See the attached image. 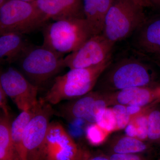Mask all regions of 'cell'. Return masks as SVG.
I'll list each match as a JSON object with an SVG mask.
<instances>
[{"label": "cell", "instance_id": "cell-1", "mask_svg": "<svg viewBox=\"0 0 160 160\" xmlns=\"http://www.w3.org/2000/svg\"><path fill=\"white\" fill-rule=\"evenodd\" d=\"M154 75L146 63L134 58L111 63L99 78L95 90L113 92L135 87L156 86Z\"/></svg>", "mask_w": 160, "mask_h": 160}, {"label": "cell", "instance_id": "cell-2", "mask_svg": "<svg viewBox=\"0 0 160 160\" xmlns=\"http://www.w3.org/2000/svg\"><path fill=\"white\" fill-rule=\"evenodd\" d=\"M111 62L110 60L90 68L70 69L65 74L56 77L42 99L55 105L89 93L94 89L99 78Z\"/></svg>", "mask_w": 160, "mask_h": 160}, {"label": "cell", "instance_id": "cell-3", "mask_svg": "<svg viewBox=\"0 0 160 160\" xmlns=\"http://www.w3.org/2000/svg\"><path fill=\"white\" fill-rule=\"evenodd\" d=\"M41 30L43 46L62 56L75 51L94 35L85 18L48 22Z\"/></svg>", "mask_w": 160, "mask_h": 160}, {"label": "cell", "instance_id": "cell-4", "mask_svg": "<svg viewBox=\"0 0 160 160\" xmlns=\"http://www.w3.org/2000/svg\"><path fill=\"white\" fill-rule=\"evenodd\" d=\"M63 56L42 45L32 44L17 62L20 71L40 89L66 68Z\"/></svg>", "mask_w": 160, "mask_h": 160}, {"label": "cell", "instance_id": "cell-5", "mask_svg": "<svg viewBox=\"0 0 160 160\" xmlns=\"http://www.w3.org/2000/svg\"><path fill=\"white\" fill-rule=\"evenodd\" d=\"M144 8L133 0H115L105 18L102 34L114 44L129 37L146 21Z\"/></svg>", "mask_w": 160, "mask_h": 160}, {"label": "cell", "instance_id": "cell-6", "mask_svg": "<svg viewBox=\"0 0 160 160\" xmlns=\"http://www.w3.org/2000/svg\"><path fill=\"white\" fill-rule=\"evenodd\" d=\"M48 21L33 2L10 0L0 7V34H25L41 29Z\"/></svg>", "mask_w": 160, "mask_h": 160}, {"label": "cell", "instance_id": "cell-7", "mask_svg": "<svg viewBox=\"0 0 160 160\" xmlns=\"http://www.w3.org/2000/svg\"><path fill=\"white\" fill-rule=\"evenodd\" d=\"M39 107L26 126L22 140L23 160H45V145L52 116V105L40 99Z\"/></svg>", "mask_w": 160, "mask_h": 160}, {"label": "cell", "instance_id": "cell-8", "mask_svg": "<svg viewBox=\"0 0 160 160\" xmlns=\"http://www.w3.org/2000/svg\"><path fill=\"white\" fill-rule=\"evenodd\" d=\"M114 45L102 34L93 36L77 50L64 57L65 66L73 69L100 65L111 60Z\"/></svg>", "mask_w": 160, "mask_h": 160}, {"label": "cell", "instance_id": "cell-9", "mask_svg": "<svg viewBox=\"0 0 160 160\" xmlns=\"http://www.w3.org/2000/svg\"><path fill=\"white\" fill-rule=\"evenodd\" d=\"M0 86L22 112L33 108L38 103L39 89L14 67H9L1 72Z\"/></svg>", "mask_w": 160, "mask_h": 160}, {"label": "cell", "instance_id": "cell-10", "mask_svg": "<svg viewBox=\"0 0 160 160\" xmlns=\"http://www.w3.org/2000/svg\"><path fill=\"white\" fill-rule=\"evenodd\" d=\"M80 150L62 124L50 122L46 134L45 160H75Z\"/></svg>", "mask_w": 160, "mask_h": 160}, {"label": "cell", "instance_id": "cell-11", "mask_svg": "<svg viewBox=\"0 0 160 160\" xmlns=\"http://www.w3.org/2000/svg\"><path fill=\"white\" fill-rule=\"evenodd\" d=\"M105 93L109 106L120 104L146 109L160 102V86L132 87Z\"/></svg>", "mask_w": 160, "mask_h": 160}, {"label": "cell", "instance_id": "cell-12", "mask_svg": "<svg viewBox=\"0 0 160 160\" xmlns=\"http://www.w3.org/2000/svg\"><path fill=\"white\" fill-rule=\"evenodd\" d=\"M33 3L48 22L85 18L83 0H36Z\"/></svg>", "mask_w": 160, "mask_h": 160}, {"label": "cell", "instance_id": "cell-13", "mask_svg": "<svg viewBox=\"0 0 160 160\" xmlns=\"http://www.w3.org/2000/svg\"><path fill=\"white\" fill-rule=\"evenodd\" d=\"M134 35V46L140 51L160 55V18H146Z\"/></svg>", "mask_w": 160, "mask_h": 160}, {"label": "cell", "instance_id": "cell-14", "mask_svg": "<svg viewBox=\"0 0 160 160\" xmlns=\"http://www.w3.org/2000/svg\"><path fill=\"white\" fill-rule=\"evenodd\" d=\"M24 35L14 32L0 34V62L10 65L17 62L32 43Z\"/></svg>", "mask_w": 160, "mask_h": 160}, {"label": "cell", "instance_id": "cell-15", "mask_svg": "<svg viewBox=\"0 0 160 160\" xmlns=\"http://www.w3.org/2000/svg\"><path fill=\"white\" fill-rule=\"evenodd\" d=\"M101 94V92L92 90L82 96L69 100L61 106L59 113L62 117L69 120L77 118L85 119L92 104Z\"/></svg>", "mask_w": 160, "mask_h": 160}, {"label": "cell", "instance_id": "cell-16", "mask_svg": "<svg viewBox=\"0 0 160 160\" xmlns=\"http://www.w3.org/2000/svg\"><path fill=\"white\" fill-rule=\"evenodd\" d=\"M108 148V153L143 154L151 150V144L125 135L112 138L109 142Z\"/></svg>", "mask_w": 160, "mask_h": 160}, {"label": "cell", "instance_id": "cell-17", "mask_svg": "<svg viewBox=\"0 0 160 160\" xmlns=\"http://www.w3.org/2000/svg\"><path fill=\"white\" fill-rule=\"evenodd\" d=\"M40 104L39 99L37 105L31 109L22 111L11 123L12 139L20 160H23L22 140L24 132L30 120L36 113Z\"/></svg>", "mask_w": 160, "mask_h": 160}, {"label": "cell", "instance_id": "cell-18", "mask_svg": "<svg viewBox=\"0 0 160 160\" xmlns=\"http://www.w3.org/2000/svg\"><path fill=\"white\" fill-rule=\"evenodd\" d=\"M9 116L3 113L0 118V160H20L12 139Z\"/></svg>", "mask_w": 160, "mask_h": 160}, {"label": "cell", "instance_id": "cell-19", "mask_svg": "<svg viewBox=\"0 0 160 160\" xmlns=\"http://www.w3.org/2000/svg\"><path fill=\"white\" fill-rule=\"evenodd\" d=\"M150 143L160 144V102L148 111V138Z\"/></svg>", "mask_w": 160, "mask_h": 160}, {"label": "cell", "instance_id": "cell-20", "mask_svg": "<svg viewBox=\"0 0 160 160\" xmlns=\"http://www.w3.org/2000/svg\"><path fill=\"white\" fill-rule=\"evenodd\" d=\"M96 123L109 133L117 131L115 116L112 108L106 107L100 111L97 116Z\"/></svg>", "mask_w": 160, "mask_h": 160}, {"label": "cell", "instance_id": "cell-21", "mask_svg": "<svg viewBox=\"0 0 160 160\" xmlns=\"http://www.w3.org/2000/svg\"><path fill=\"white\" fill-rule=\"evenodd\" d=\"M86 133L89 142L94 146H99L105 142L109 134L96 123H91L87 126Z\"/></svg>", "mask_w": 160, "mask_h": 160}, {"label": "cell", "instance_id": "cell-22", "mask_svg": "<svg viewBox=\"0 0 160 160\" xmlns=\"http://www.w3.org/2000/svg\"><path fill=\"white\" fill-rule=\"evenodd\" d=\"M149 108L132 118L130 121L136 129L137 138L144 141H147L148 138V111Z\"/></svg>", "mask_w": 160, "mask_h": 160}, {"label": "cell", "instance_id": "cell-23", "mask_svg": "<svg viewBox=\"0 0 160 160\" xmlns=\"http://www.w3.org/2000/svg\"><path fill=\"white\" fill-rule=\"evenodd\" d=\"M101 92V95L94 101L90 111L85 119L86 121L90 124L96 123V117L98 112L109 106V100L106 93L102 92Z\"/></svg>", "mask_w": 160, "mask_h": 160}, {"label": "cell", "instance_id": "cell-24", "mask_svg": "<svg viewBox=\"0 0 160 160\" xmlns=\"http://www.w3.org/2000/svg\"><path fill=\"white\" fill-rule=\"evenodd\" d=\"M112 108L115 116L117 131L125 129L132 118L127 112L126 106L116 104L112 106Z\"/></svg>", "mask_w": 160, "mask_h": 160}, {"label": "cell", "instance_id": "cell-25", "mask_svg": "<svg viewBox=\"0 0 160 160\" xmlns=\"http://www.w3.org/2000/svg\"><path fill=\"white\" fill-rule=\"evenodd\" d=\"M111 160H151L143 154H119L108 153Z\"/></svg>", "mask_w": 160, "mask_h": 160}, {"label": "cell", "instance_id": "cell-26", "mask_svg": "<svg viewBox=\"0 0 160 160\" xmlns=\"http://www.w3.org/2000/svg\"><path fill=\"white\" fill-rule=\"evenodd\" d=\"M8 96L0 86V107L3 113L7 116H9V107L8 105Z\"/></svg>", "mask_w": 160, "mask_h": 160}, {"label": "cell", "instance_id": "cell-27", "mask_svg": "<svg viewBox=\"0 0 160 160\" xmlns=\"http://www.w3.org/2000/svg\"><path fill=\"white\" fill-rule=\"evenodd\" d=\"M85 160H111L107 155L99 154L91 156L86 153Z\"/></svg>", "mask_w": 160, "mask_h": 160}, {"label": "cell", "instance_id": "cell-28", "mask_svg": "<svg viewBox=\"0 0 160 160\" xmlns=\"http://www.w3.org/2000/svg\"><path fill=\"white\" fill-rule=\"evenodd\" d=\"M136 3L142 6L144 8L153 6L150 0H133Z\"/></svg>", "mask_w": 160, "mask_h": 160}, {"label": "cell", "instance_id": "cell-29", "mask_svg": "<svg viewBox=\"0 0 160 160\" xmlns=\"http://www.w3.org/2000/svg\"><path fill=\"white\" fill-rule=\"evenodd\" d=\"M85 155H86V152H83L80 150L78 154L77 157L75 160H85Z\"/></svg>", "mask_w": 160, "mask_h": 160}, {"label": "cell", "instance_id": "cell-30", "mask_svg": "<svg viewBox=\"0 0 160 160\" xmlns=\"http://www.w3.org/2000/svg\"><path fill=\"white\" fill-rule=\"evenodd\" d=\"M152 5H156V6L160 7V0H150Z\"/></svg>", "mask_w": 160, "mask_h": 160}, {"label": "cell", "instance_id": "cell-31", "mask_svg": "<svg viewBox=\"0 0 160 160\" xmlns=\"http://www.w3.org/2000/svg\"><path fill=\"white\" fill-rule=\"evenodd\" d=\"M10 0H0V7L2 6L6 3L8 2Z\"/></svg>", "mask_w": 160, "mask_h": 160}, {"label": "cell", "instance_id": "cell-32", "mask_svg": "<svg viewBox=\"0 0 160 160\" xmlns=\"http://www.w3.org/2000/svg\"><path fill=\"white\" fill-rule=\"evenodd\" d=\"M21 1H25V2H33L36 0H21Z\"/></svg>", "mask_w": 160, "mask_h": 160}, {"label": "cell", "instance_id": "cell-33", "mask_svg": "<svg viewBox=\"0 0 160 160\" xmlns=\"http://www.w3.org/2000/svg\"><path fill=\"white\" fill-rule=\"evenodd\" d=\"M157 57H158L159 58H160V55H159L157 56Z\"/></svg>", "mask_w": 160, "mask_h": 160}, {"label": "cell", "instance_id": "cell-34", "mask_svg": "<svg viewBox=\"0 0 160 160\" xmlns=\"http://www.w3.org/2000/svg\"></svg>", "mask_w": 160, "mask_h": 160}]
</instances>
